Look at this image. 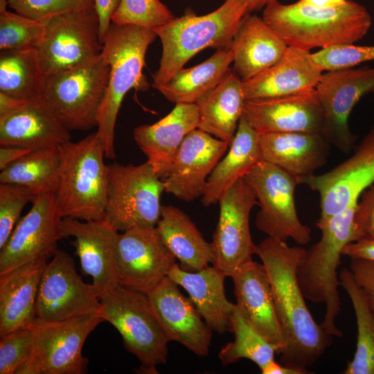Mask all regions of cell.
Segmentation results:
<instances>
[{
	"label": "cell",
	"instance_id": "41",
	"mask_svg": "<svg viewBox=\"0 0 374 374\" xmlns=\"http://www.w3.org/2000/svg\"><path fill=\"white\" fill-rule=\"evenodd\" d=\"M175 17L160 0H121L112 17V23L154 29Z\"/></svg>",
	"mask_w": 374,
	"mask_h": 374
},
{
	"label": "cell",
	"instance_id": "13",
	"mask_svg": "<svg viewBox=\"0 0 374 374\" xmlns=\"http://www.w3.org/2000/svg\"><path fill=\"white\" fill-rule=\"evenodd\" d=\"M323 112L321 135L344 153L353 148L355 137L348 118L359 99L374 93V68L349 67L327 71L315 87Z\"/></svg>",
	"mask_w": 374,
	"mask_h": 374
},
{
	"label": "cell",
	"instance_id": "38",
	"mask_svg": "<svg viewBox=\"0 0 374 374\" xmlns=\"http://www.w3.org/2000/svg\"><path fill=\"white\" fill-rule=\"evenodd\" d=\"M230 326L234 340L224 346L218 354L223 366L247 359L261 370L274 360V355L278 353L276 346L249 321L235 303L230 317Z\"/></svg>",
	"mask_w": 374,
	"mask_h": 374
},
{
	"label": "cell",
	"instance_id": "30",
	"mask_svg": "<svg viewBox=\"0 0 374 374\" xmlns=\"http://www.w3.org/2000/svg\"><path fill=\"white\" fill-rule=\"evenodd\" d=\"M168 276L187 292L212 331L220 334L231 332L230 317L234 303L226 296V276L220 270L209 265L197 271H187L175 262Z\"/></svg>",
	"mask_w": 374,
	"mask_h": 374
},
{
	"label": "cell",
	"instance_id": "22",
	"mask_svg": "<svg viewBox=\"0 0 374 374\" xmlns=\"http://www.w3.org/2000/svg\"><path fill=\"white\" fill-rule=\"evenodd\" d=\"M147 295L168 341L179 343L198 357L208 355L213 331L176 283L167 276Z\"/></svg>",
	"mask_w": 374,
	"mask_h": 374
},
{
	"label": "cell",
	"instance_id": "43",
	"mask_svg": "<svg viewBox=\"0 0 374 374\" xmlns=\"http://www.w3.org/2000/svg\"><path fill=\"white\" fill-rule=\"evenodd\" d=\"M312 57L322 71L353 67L374 60V46L336 45L312 53Z\"/></svg>",
	"mask_w": 374,
	"mask_h": 374
},
{
	"label": "cell",
	"instance_id": "35",
	"mask_svg": "<svg viewBox=\"0 0 374 374\" xmlns=\"http://www.w3.org/2000/svg\"><path fill=\"white\" fill-rule=\"evenodd\" d=\"M60 180L58 148L32 150L1 170L0 183L28 188L36 196L55 193Z\"/></svg>",
	"mask_w": 374,
	"mask_h": 374
},
{
	"label": "cell",
	"instance_id": "50",
	"mask_svg": "<svg viewBox=\"0 0 374 374\" xmlns=\"http://www.w3.org/2000/svg\"><path fill=\"white\" fill-rule=\"evenodd\" d=\"M26 101L0 92V118L12 114L23 106Z\"/></svg>",
	"mask_w": 374,
	"mask_h": 374
},
{
	"label": "cell",
	"instance_id": "39",
	"mask_svg": "<svg viewBox=\"0 0 374 374\" xmlns=\"http://www.w3.org/2000/svg\"><path fill=\"white\" fill-rule=\"evenodd\" d=\"M48 18L32 19L8 10L0 12V50L35 48L44 35Z\"/></svg>",
	"mask_w": 374,
	"mask_h": 374
},
{
	"label": "cell",
	"instance_id": "3",
	"mask_svg": "<svg viewBox=\"0 0 374 374\" xmlns=\"http://www.w3.org/2000/svg\"><path fill=\"white\" fill-rule=\"evenodd\" d=\"M157 36L153 29L111 23L101 52L110 67L109 79L96 132L107 159L116 157L115 125L123 98L132 89L146 91L150 86L143 69L147 50Z\"/></svg>",
	"mask_w": 374,
	"mask_h": 374
},
{
	"label": "cell",
	"instance_id": "37",
	"mask_svg": "<svg viewBox=\"0 0 374 374\" xmlns=\"http://www.w3.org/2000/svg\"><path fill=\"white\" fill-rule=\"evenodd\" d=\"M339 279L353 303L357 326L356 351L343 373L374 374V311L349 269H341Z\"/></svg>",
	"mask_w": 374,
	"mask_h": 374
},
{
	"label": "cell",
	"instance_id": "6",
	"mask_svg": "<svg viewBox=\"0 0 374 374\" xmlns=\"http://www.w3.org/2000/svg\"><path fill=\"white\" fill-rule=\"evenodd\" d=\"M60 180L55 200L63 218L103 220L108 190L105 152L96 132L58 147Z\"/></svg>",
	"mask_w": 374,
	"mask_h": 374
},
{
	"label": "cell",
	"instance_id": "16",
	"mask_svg": "<svg viewBox=\"0 0 374 374\" xmlns=\"http://www.w3.org/2000/svg\"><path fill=\"white\" fill-rule=\"evenodd\" d=\"M299 181L319 194L321 215L317 224L357 204L374 182V125L348 159L323 174Z\"/></svg>",
	"mask_w": 374,
	"mask_h": 374
},
{
	"label": "cell",
	"instance_id": "54",
	"mask_svg": "<svg viewBox=\"0 0 374 374\" xmlns=\"http://www.w3.org/2000/svg\"><path fill=\"white\" fill-rule=\"evenodd\" d=\"M10 0H0V12L8 10Z\"/></svg>",
	"mask_w": 374,
	"mask_h": 374
},
{
	"label": "cell",
	"instance_id": "29",
	"mask_svg": "<svg viewBox=\"0 0 374 374\" xmlns=\"http://www.w3.org/2000/svg\"><path fill=\"white\" fill-rule=\"evenodd\" d=\"M288 46L262 19L249 13L242 19L233 37V71L242 82L276 64Z\"/></svg>",
	"mask_w": 374,
	"mask_h": 374
},
{
	"label": "cell",
	"instance_id": "26",
	"mask_svg": "<svg viewBox=\"0 0 374 374\" xmlns=\"http://www.w3.org/2000/svg\"><path fill=\"white\" fill-rule=\"evenodd\" d=\"M236 305L280 355L285 341L276 313L270 281L263 264L251 260L231 276Z\"/></svg>",
	"mask_w": 374,
	"mask_h": 374
},
{
	"label": "cell",
	"instance_id": "23",
	"mask_svg": "<svg viewBox=\"0 0 374 374\" xmlns=\"http://www.w3.org/2000/svg\"><path fill=\"white\" fill-rule=\"evenodd\" d=\"M70 131L42 95L0 118V145L30 150L58 148L71 141Z\"/></svg>",
	"mask_w": 374,
	"mask_h": 374
},
{
	"label": "cell",
	"instance_id": "46",
	"mask_svg": "<svg viewBox=\"0 0 374 374\" xmlns=\"http://www.w3.org/2000/svg\"><path fill=\"white\" fill-rule=\"evenodd\" d=\"M350 260L349 269L374 311V262L364 259Z\"/></svg>",
	"mask_w": 374,
	"mask_h": 374
},
{
	"label": "cell",
	"instance_id": "1",
	"mask_svg": "<svg viewBox=\"0 0 374 374\" xmlns=\"http://www.w3.org/2000/svg\"><path fill=\"white\" fill-rule=\"evenodd\" d=\"M305 251L268 236L256 244L255 255L267 272L285 341L280 363L308 370L323 355L332 336L313 319L298 283L297 268Z\"/></svg>",
	"mask_w": 374,
	"mask_h": 374
},
{
	"label": "cell",
	"instance_id": "32",
	"mask_svg": "<svg viewBox=\"0 0 374 374\" xmlns=\"http://www.w3.org/2000/svg\"><path fill=\"white\" fill-rule=\"evenodd\" d=\"M245 100L242 81L231 69L217 85L195 102L199 116L198 129L231 144Z\"/></svg>",
	"mask_w": 374,
	"mask_h": 374
},
{
	"label": "cell",
	"instance_id": "44",
	"mask_svg": "<svg viewBox=\"0 0 374 374\" xmlns=\"http://www.w3.org/2000/svg\"><path fill=\"white\" fill-rule=\"evenodd\" d=\"M82 0H10L8 7L32 19L51 17L76 5Z\"/></svg>",
	"mask_w": 374,
	"mask_h": 374
},
{
	"label": "cell",
	"instance_id": "4",
	"mask_svg": "<svg viewBox=\"0 0 374 374\" xmlns=\"http://www.w3.org/2000/svg\"><path fill=\"white\" fill-rule=\"evenodd\" d=\"M249 14L243 0H225L215 10L197 16L187 13L154 28L162 44L158 70L152 87L166 83L196 53L212 47L230 49L244 17Z\"/></svg>",
	"mask_w": 374,
	"mask_h": 374
},
{
	"label": "cell",
	"instance_id": "48",
	"mask_svg": "<svg viewBox=\"0 0 374 374\" xmlns=\"http://www.w3.org/2000/svg\"><path fill=\"white\" fill-rule=\"evenodd\" d=\"M342 255L350 259H364L374 262V237L348 243L343 249Z\"/></svg>",
	"mask_w": 374,
	"mask_h": 374
},
{
	"label": "cell",
	"instance_id": "27",
	"mask_svg": "<svg viewBox=\"0 0 374 374\" xmlns=\"http://www.w3.org/2000/svg\"><path fill=\"white\" fill-rule=\"evenodd\" d=\"M46 254L0 274V336L30 325L43 271L51 256Z\"/></svg>",
	"mask_w": 374,
	"mask_h": 374
},
{
	"label": "cell",
	"instance_id": "47",
	"mask_svg": "<svg viewBox=\"0 0 374 374\" xmlns=\"http://www.w3.org/2000/svg\"><path fill=\"white\" fill-rule=\"evenodd\" d=\"M121 0H94L100 21V41L105 40L112 23V17L118 8Z\"/></svg>",
	"mask_w": 374,
	"mask_h": 374
},
{
	"label": "cell",
	"instance_id": "11",
	"mask_svg": "<svg viewBox=\"0 0 374 374\" xmlns=\"http://www.w3.org/2000/svg\"><path fill=\"white\" fill-rule=\"evenodd\" d=\"M243 178L260 207L256 218L258 229L285 242L291 238L296 244H308L311 229L300 221L295 206L294 191L299 179L263 160Z\"/></svg>",
	"mask_w": 374,
	"mask_h": 374
},
{
	"label": "cell",
	"instance_id": "33",
	"mask_svg": "<svg viewBox=\"0 0 374 374\" xmlns=\"http://www.w3.org/2000/svg\"><path fill=\"white\" fill-rule=\"evenodd\" d=\"M258 136L259 134L241 116L225 157L207 179L201 199L204 206L218 203L224 193L261 160Z\"/></svg>",
	"mask_w": 374,
	"mask_h": 374
},
{
	"label": "cell",
	"instance_id": "8",
	"mask_svg": "<svg viewBox=\"0 0 374 374\" xmlns=\"http://www.w3.org/2000/svg\"><path fill=\"white\" fill-rule=\"evenodd\" d=\"M102 49L94 0H82L49 17L35 47L45 77L93 60Z\"/></svg>",
	"mask_w": 374,
	"mask_h": 374
},
{
	"label": "cell",
	"instance_id": "2",
	"mask_svg": "<svg viewBox=\"0 0 374 374\" xmlns=\"http://www.w3.org/2000/svg\"><path fill=\"white\" fill-rule=\"evenodd\" d=\"M262 19L287 44L310 51L350 44L362 39L372 24L369 12L348 0L334 7H319L299 1L283 4L278 0L263 9Z\"/></svg>",
	"mask_w": 374,
	"mask_h": 374
},
{
	"label": "cell",
	"instance_id": "24",
	"mask_svg": "<svg viewBox=\"0 0 374 374\" xmlns=\"http://www.w3.org/2000/svg\"><path fill=\"white\" fill-rule=\"evenodd\" d=\"M199 121L195 103H179L157 123L134 128L133 136L136 143L146 156V161L162 180L168 176L184 139L198 128Z\"/></svg>",
	"mask_w": 374,
	"mask_h": 374
},
{
	"label": "cell",
	"instance_id": "20",
	"mask_svg": "<svg viewBox=\"0 0 374 374\" xmlns=\"http://www.w3.org/2000/svg\"><path fill=\"white\" fill-rule=\"evenodd\" d=\"M230 144L197 128L184 139L168 176L165 192L190 202L202 197L213 170Z\"/></svg>",
	"mask_w": 374,
	"mask_h": 374
},
{
	"label": "cell",
	"instance_id": "14",
	"mask_svg": "<svg viewBox=\"0 0 374 374\" xmlns=\"http://www.w3.org/2000/svg\"><path fill=\"white\" fill-rule=\"evenodd\" d=\"M100 301L91 284L78 275L73 258L57 249L48 261L40 280L36 318L55 321L99 312Z\"/></svg>",
	"mask_w": 374,
	"mask_h": 374
},
{
	"label": "cell",
	"instance_id": "12",
	"mask_svg": "<svg viewBox=\"0 0 374 374\" xmlns=\"http://www.w3.org/2000/svg\"><path fill=\"white\" fill-rule=\"evenodd\" d=\"M103 321L99 312L55 321L36 318L34 355L24 374L87 373L88 359L82 355V347Z\"/></svg>",
	"mask_w": 374,
	"mask_h": 374
},
{
	"label": "cell",
	"instance_id": "9",
	"mask_svg": "<svg viewBox=\"0 0 374 374\" xmlns=\"http://www.w3.org/2000/svg\"><path fill=\"white\" fill-rule=\"evenodd\" d=\"M109 71V65L100 55L46 76L42 95L69 130L89 131L97 127Z\"/></svg>",
	"mask_w": 374,
	"mask_h": 374
},
{
	"label": "cell",
	"instance_id": "51",
	"mask_svg": "<svg viewBox=\"0 0 374 374\" xmlns=\"http://www.w3.org/2000/svg\"><path fill=\"white\" fill-rule=\"evenodd\" d=\"M262 374H308V370L291 367L283 364H278L275 360L269 362L260 370Z\"/></svg>",
	"mask_w": 374,
	"mask_h": 374
},
{
	"label": "cell",
	"instance_id": "18",
	"mask_svg": "<svg viewBox=\"0 0 374 374\" xmlns=\"http://www.w3.org/2000/svg\"><path fill=\"white\" fill-rule=\"evenodd\" d=\"M0 249V274L46 254L53 255L62 239V217L55 193L37 195Z\"/></svg>",
	"mask_w": 374,
	"mask_h": 374
},
{
	"label": "cell",
	"instance_id": "45",
	"mask_svg": "<svg viewBox=\"0 0 374 374\" xmlns=\"http://www.w3.org/2000/svg\"><path fill=\"white\" fill-rule=\"evenodd\" d=\"M357 240L374 237V182L360 195L354 215Z\"/></svg>",
	"mask_w": 374,
	"mask_h": 374
},
{
	"label": "cell",
	"instance_id": "21",
	"mask_svg": "<svg viewBox=\"0 0 374 374\" xmlns=\"http://www.w3.org/2000/svg\"><path fill=\"white\" fill-rule=\"evenodd\" d=\"M242 117L258 134H321L323 112L315 89L285 96L245 100Z\"/></svg>",
	"mask_w": 374,
	"mask_h": 374
},
{
	"label": "cell",
	"instance_id": "42",
	"mask_svg": "<svg viewBox=\"0 0 374 374\" xmlns=\"http://www.w3.org/2000/svg\"><path fill=\"white\" fill-rule=\"evenodd\" d=\"M35 195L27 187L12 184H0V249L4 246L20 220L24 207Z\"/></svg>",
	"mask_w": 374,
	"mask_h": 374
},
{
	"label": "cell",
	"instance_id": "25",
	"mask_svg": "<svg viewBox=\"0 0 374 374\" xmlns=\"http://www.w3.org/2000/svg\"><path fill=\"white\" fill-rule=\"evenodd\" d=\"M322 70L310 51L288 46L276 64L242 82L246 100L296 94L315 89Z\"/></svg>",
	"mask_w": 374,
	"mask_h": 374
},
{
	"label": "cell",
	"instance_id": "28",
	"mask_svg": "<svg viewBox=\"0 0 374 374\" xmlns=\"http://www.w3.org/2000/svg\"><path fill=\"white\" fill-rule=\"evenodd\" d=\"M258 142L261 160L299 180L325 164L330 145L321 134L308 132L259 134Z\"/></svg>",
	"mask_w": 374,
	"mask_h": 374
},
{
	"label": "cell",
	"instance_id": "17",
	"mask_svg": "<svg viewBox=\"0 0 374 374\" xmlns=\"http://www.w3.org/2000/svg\"><path fill=\"white\" fill-rule=\"evenodd\" d=\"M155 227L134 226L119 233L116 253L118 284L148 294L175 264Z\"/></svg>",
	"mask_w": 374,
	"mask_h": 374
},
{
	"label": "cell",
	"instance_id": "31",
	"mask_svg": "<svg viewBox=\"0 0 374 374\" xmlns=\"http://www.w3.org/2000/svg\"><path fill=\"white\" fill-rule=\"evenodd\" d=\"M156 229L163 244L187 271H197L212 265L211 243L202 236L188 215L172 205L162 206Z\"/></svg>",
	"mask_w": 374,
	"mask_h": 374
},
{
	"label": "cell",
	"instance_id": "15",
	"mask_svg": "<svg viewBox=\"0 0 374 374\" xmlns=\"http://www.w3.org/2000/svg\"><path fill=\"white\" fill-rule=\"evenodd\" d=\"M218 203L219 220L211 242L215 253L212 265L231 277L256 253L249 217L258 201L252 188L242 178L224 193Z\"/></svg>",
	"mask_w": 374,
	"mask_h": 374
},
{
	"label": "cell",
	"instance_id": "36",
	"mask_svg": "<svg viewBox=\"0 0 374 374\" xmlns=\"http://www.w3.org/2000/svg\"><path fill=\"white\" fill-rule=\"evenodd\" d=\"M44 80L35 48L1 51L0 92L33 100L42 96Z\"/></svg>",
	"mask_w": 374,
	"mask_h": 374
},
{
	"label": "cell",
	"instance_id": "53",
	"mask_svg": "<svg viewBox=\"0 0 374 374\" xmlns=\"http://www.w3.org/2000/svg\"><path fill=\"white\" fill-rule=\"evenodd\" d=\"M247 6L249 13L264 8L267 4L274 0H243Z\"/></svg>",
	"mask_w": 374,
	"mask_h": 374
},
{
	"label": "cell",
	"instance_id": "52",
	"mask_svg": "<svg viewBox=\"0 0 374 374\" xmlns=\"http://www.w3.org/2000/svg\"><path fill=\"white\" fill-rule=\"evenodd\" d=\"M319 7H334L342 5L348 0H300Z\"/></svg>",
	"mask_w": 374,
	"mask_h": 374
},
{
	"label": "cell",
	"instance_id": "7",
	"mask_svg": "<svg viewBox=\"0 0 374 374\" xmlns=\"http://www.w3.org/2000/svg\"><path fill=\"white\" fill-rule=\"evenodd\" d=\"M99 314L121 334L125 349L140 362V371L157 374L168 358V343L147 294L118 285L100 299Z\"/></svg>",
	"mask_w": 374,
	"mask_h": 374
},
{
	"label": "cell",
	"instance_id": "19",
	"mask_svg": "<svg viewBox=\"0 0 374 374\" xmlns=\"http://www.w3.org/2000/svg\"><path fill=\"white\" fill-rule=\"evenodd\" d=\"M118 235L104 220H62V238H74L71 244L75 249L83 272L91 276V286L99 299L119 285L116 261Z\"/></svg>",
	"mask_w": 374,
	"mask_h": 374
},
{
	"label": "cell",
	"instance_id": "10",
	"mask_svg": "<svg viewBox=\"0 0 374 374\" xmlns=\"http://www.w3.org/2000/svg\"><path fill=\"white\" fill-rule=\"evenodd\" d=\"M108 190L104 220L118 231L155 227L161 216L163 180L146 161L107 166Z\"/></svg>",
	"mask_w": 374,
	"mask_h": 374
},
{
	"label": "cell",
	"instance_id": "40",
	"mask_svg": "<svg viewBox=\"0 0 374 374\" xmlns=\"http://www.w3.org/2000/svg\"><path fill=\"white\" fill-rule=\"evenodd\" d=\"M33 322L0 336V374H24L34 355Z\"/></svg>",
	"mask_w": 374,
	"mask_h": 374
},
{
	"label": "cell",
	"instance_id": "49",
	"mask_svg": "<svg viewBox=\"0 0 374 374\" xmlns=\"http://www.w3.org/2000/svg\"><path fill=\"white\" fill-rule=\"evenodd\" d=\"M32 150L17 146H1L0 148V170L18 160Z\"/></svg>",
	"mask_w": 374,
	"mask_h": 374
},
{
	"label": "cell",
	"instance_id": "34",
	"mask_svg": "<svg viewBox=\"0 0 374 374\" xmlns=\"http://www.w3.org/2000/svg\"><path fill=\"white\" fill-rule=\"evenodd\" d=\"M233 62L231 49H217L204 62L179 70L166 83L156 88L175 104L195 103L207 91L217 85L231 70Z\"/></svg>",
	"mask_w": 374,
	"mask_h": 374
},
{
	"label": "cell",
	"instance_id": "5",
	"mask_svg": "<svg viewBox=\"0 0 374 374\" xmlns=\"http://www.w3.org/2000/svg\"><path fill=\"white\" fill-rule=\"evenodd\" d=\"M357 204L317 224L320 240L306 249L297 268V280L305 299L326 305L321 326L330 335L342 337L335 323L341 310L337 269L344 247L357 240L354 215Z\"/></svg>",
	"mask_w": 374,
	"mask_h": 374
}]
</instances>
